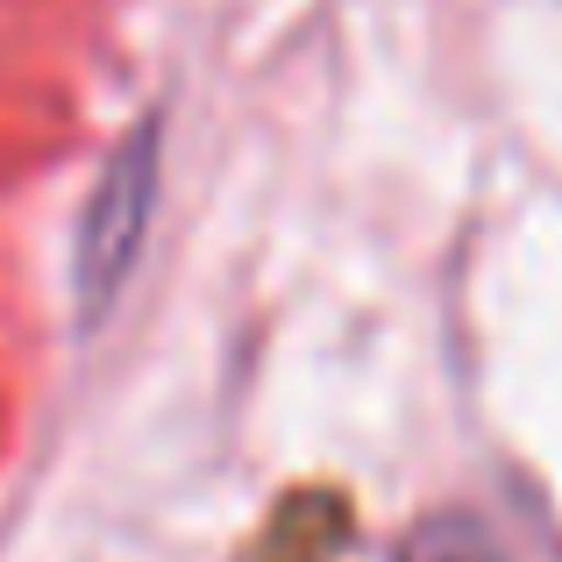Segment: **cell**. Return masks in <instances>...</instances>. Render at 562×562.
<instances>
[{"instance_id":"1","label":"cell","mask_w":562,"mask_h":562,"mask_svg":"<svg viewBox=\"0 0 562 562\" xmlns=\"http://www.w3.org/2000/svg\"><path fill=\"white\" fill-rule=\"evenodd\" d=\"M406 562H506V555H498L470 520H435V527H420V535H413Z\"/></svg>"}]
</instances>
